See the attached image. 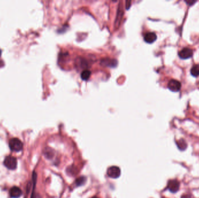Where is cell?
I'll list each match as a JSON object with an SVG mask.
<instances>
[{"instance_id":"6da1fadb","label":"cell","mask_w":199,"mask_h":198,"mask_svg":"<svg viewBox=\"0 0 199 198\" xmlns=\"http://www.w3.org/2000/svg\"><path fill=\"white\" fill-rule=\"evenodd\" d=\"M9 147L12 151L19 152L23 148V144L19 139L13 138L10 141Z\"/></svg>"},{"instance_id":"7a4b0ae2","label":"cell","mask_w":199,"mask_h":198,"mask_svg":"<svg viewBox=\"0 0 199 198\" xmlns=\"http://www.w3.org/2000/svg\"><path fill=\"white\" fill-rule=\"evenodd\" d=\"M4 165L10 170H15L17 167V160L13 156H8L4 160Z\"/></svg>"},{"instance_id":"3957f363","label":"cell","mask_w":199,"mask_h":198,"mask_svg":"<svg viewBox=\"0 0 199 198\" xmlns=\"http://www.w3.org/2000/svg\"><path fill=\"white\" fill-rule=\"evenodd\" d=\"M180 184L177 179H171L169 180L168 182L167 188L169 189V191L172 193H176L178 191Z\"/></svg>"},{"instance_id":"277c9868","label":"cell","mask_w":199,"mask_h":198,"mask_svg":"<svg viewBox=\"0 0 199 198\" xmlns=\"http://www.w3.org/2000/svg\"><path fill=\"white\" fill-rule=\"evenodd\" d=\"M107 174L111 178H118L120 175V170L117 166H111L107 170Z\"/></svg>"},{"instance_id":"5b68a950","label":"cell","mask_w":199,"mask_h":198,"mask_svg":"<svg viewBox=\"0 0 199 198\" xmlns=\"http://www.w3.org/2000/svg\"><path fill=\"white\" fill-rule=\"evenodd\" d=\"M168 88L173 92H178L181 89V84L177 80H171L168 84Z\"/></svg>"},{"instance_id":"8992f818","label":"cell","mask_w":199,"mask_h":198,"mask_svg":"<svg viewBox=\"0 0 199 198\" xmlns=\"http://www.w3.org/2000/svg\"><path fill=\"white\" fill-rule=\"evenodd\" d=\"M193 52L192 50L189 48H184L179 51V57L182 60H187L193 56Z\"/></svg>"},{"instance_id":"52a82bcc","label":"cell","mask_w":199,"mask_h":198,"mask_svg":"<svg viewBox=\"0 0 199 198\" xmlns=\"http://www.w3.org/2000/svg\"><path fill=\"white\" fill-rule=\"evenodd\" d=\"M22 194V190L18 187H13L10 190V195L12 198H19Z\"/></svg>"},{"instance_id":"ba28073f","label":"cell","mask_w":199,"mask_h":198,"mask_svg":"<svg viewBox=\"0 0 199 198\" xmlns=\"http://www.w3.org/2000/svg\"><path fill=\"white\" fill-rule=\"evenodd\" d=\"M144 40L147 43L149 44L153 43L157 40V35L156 33L153 32L147 33L145 34L144 37Z\"/></svg>"},{"instance_id":"9c48e42d","label":"cell","mask_w":199,"mask_h":198,"mask_svg":"<svg viewBox=\"0 0 199 198\" xmlns=\"http://www.w3.org/2000/svg\"><path fill=\"white\" fill-rule=\"evenodd\" d=\"M123 10H122V7L121 5H120V7H119L118 10L116 20H115V28H118L120 26V21H121L122 16H123Z\"/></svg>"},{"instance_id":"30bf717a","label":"cell","mask_w":199,"mask_h":198,"mask_svg":"<svg viewBox=\"0 0 199 198\" xmlns=\"http://www.w3.org/2000/svg\"><path fill=\"white\" fill-rule=\"evenodd\" d=\"M176 144L179 150H180L182 151H183L187 148V147H188L187 143L183 139H180L179 140L177 141Z\"/></svg>"},{"instance_id":"8fae6325","label":"cell","mask_w":199,"mask_h":198,"mask_svg":"<svg viewBox=\"0 0 199 198\" xmlns=\"http://www.w3.org/2000/svg\"><path fill=\"white\" fill-rule=\"evenodd\" d=\"M191 74L194 77H198L199 76V65H194L190 70Z\"/></svg>"},{"instance_id":"7c38bea8","label":"cell","mask_w":199,"mask_h":198,"mask_svg":"<svg viewBox=\"0 0 199 198\" xmlns=\"http://www.w3.org/2000/svg\"><path fill=\"white\" fill-rule=\"evenodd\" d=\"M91 75V71L88 70H83L81 73V78L83 80H88Z\"/></svg>"},{"instance_id":"4fadbf2b","label":"cell","mask_w":199,"mask_h":198,"mask_svg":"<svg viewBox=\"0 0 199 198\" xmlns=\"http://www.w3.org/2000/svg\"><path fill=\"white\" fill-rule=\"evenodd\" d=\"M86 181V178L84 177H80L79 178H78L76 181V184L78 186H80L82 185L85 184Z\"/></svg>"},{"instance_id":"5bb4252c","label":"cell","mask_w":199,"mask_h":198,"mask_svg":"<svg viewBox=\"0 0 199 198\" xmlns=\"http://www.w3.org/2000/svg\"><path fill=\"white\" fill-rule=\"evenodd\" d=\"M45 155H46V156L47 157V158H48L50 159L52 156V151H51V150H45Z\"/></svg>"},{"instance_id":"9a60e30c","label":"cell","mask_w":199,"mask_h":198,"mask_svg":"<svg viewBox=\"0 0 199 198\" xmlns=\"http://www.w3.org/2000/svg\"><path fill=\"white\" fill-rule=\"evenodd\" d=\"M185 2L189 5H193L196 2L195 1H185Z\"/></svg>"},{"instance_id":"2e32d148","label":"cell","mask_w":199,"mask_h":198,"mask_svg":"<svg viewBox=\"0 0 199 198\" xmlns=\"http://www.w3.org/2000/svg\"><path fill=\"white\" fill-rule=\"evenodd\" d=\"M181 198H194L193 197L190 195V194H185V195H183L182 197H181Z\"/></svg>"},{"instance_id":"e0dca14e","label":"cell","mask_w":199,"mask_h":198,"mask_svg":"<svg viewBox=\"0 0 199 198\" xmlns=\"http://www.w3.org/2000/svg\"><path fill=\"white\" fill-rule=\"evenodd\" d=\"M1 54H2V51H1V50H0V57H1Z\"/></svg>"},{"instance_id":"ac0fdd59","label":"cell","mask_w":199,"mask_h":198,"mask_svg":"<svg viewBox=\"0 0 199 198\" xmlns=\"http://www.w3.org/2000/svg\"><path fill=\"white\" fill-rule=\"evenodd\" d=\"M97 198V197H93V198Z\"/></svg>"}]
</instances>
